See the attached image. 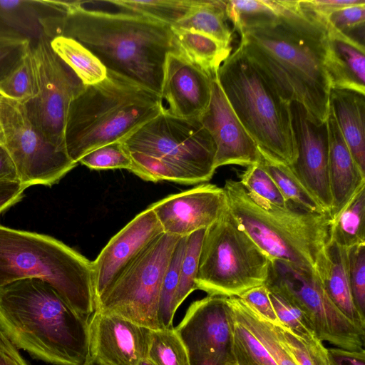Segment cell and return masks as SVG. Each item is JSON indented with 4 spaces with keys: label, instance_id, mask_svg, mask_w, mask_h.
I'll use <instances>...</instances> for the list:
<instances>
[{
    "label": "cell",
    "instance_id": "1",
    "mask_svg": "<svg viewBox=\"0 0 365 365\" xmlns=\"http://www.w3.org/2000/svg\"><path fill=\"white\" fill-rule=\"evenodd\" d=\"M284 1L279 15L246 21L236 27L239 45L283 100L301 104L325 122L331 88L325 65L326 28L298 1Z\"/></svg>",
    "mask_w": 365,
    "mask_h": 365
},
{
    "label": "cell",
    "instance_id": "2",
    "mask_svg": "<svg viewBox=\"0 0 365 365\" xmlns=\"http://www.w3.org/2000/svg\"><path fill=\"white\" fill-rule=\"evenodd\" d=\"M43 34L72 38L107 71L122 75L160 96L167 55L179 51L171 27L110 1H67L66 11L39 16Z\"/></svg>",
    "mask_w": 365,
    "mask_h": 365
},
{
    "label": "cell",
    "instance_id": "3",
    "mask_svg": "<svg viewBox=\"0 0 365 365\" xmlns=\"http://www.w3.org/2000/svg\"><path fill=\"white\" fill-rule=\"evenodd\" d=\"M0 330L18 349L54 365H84L88 319L48 282L34 278L0 287Z\"/></svg>",
    "mask_w": 365,
    "mask_h": 365
},
{
    "label": "cell",
    "instance_id": "4",
    "mask_svg": "<svg viewBox=\"0 0 365 365\" xmlns=\"http://www.w3.org/2000/svg\"><path fill=\"white\" fill-rule=\"evenodd\" d=\"M162 112L160 95L108 71L104 80L86 86L71 101L64 130L66 152L78 164L99 147L124 141Z\"/></svg>",
    "mask_w": 365,
    "mask_h": 365
},
{
    "label": "cell",
    "instance_id": "5",
    "mask_svg": "<svg viewBox=\"0 0 365 365\" xmlns=\"http://www.w3.org/2000/svg\"><path fill=\"white\" fill-rule=\"evenodd\" d=\"M227 207L238 225L271 259H280L314 271L330 240L332 218L292 203L274 205L247 191L238 180L224 187Z\"/></svg>",
    "mask_w": 365,
    "mask_h": 365
},
{
    "label": "cell",
    "instance_id": "6",
    "mask_svg": "<svg viewBox=\"0 0 365 365\" xmlns=\"http://www.w3.org/2000/svg\"><path fill=\"white\" fill-rule=\"evenodd\" d=\"M28 278L50 284L87 319L96 310L91 261L49 235L0 225V287Z\"/></svg>",
    "mask_w": 365,
    "mask_h": 365
},
{
    "label": "cell",
    "instance_id": "7",
    "mask_svg": "<svg viewBox=\"0 0 365 365\" xmlns=\"http://www.w3.org/2000/svg\"><path fill=\"white\" fill-rule=\"evenodd\" d=\"M216 76L232 110L262 156L291 165L297 155L291 103L269 84L240 45L222 62Z\"/></svg>",
    "mask_w": 365,
    "mask_h": 365
},
{
    "label": "cell",
    "instance_id": "8",
    "mask_svg": "<svg viewBox=\"0 0 365 365\" xmlns=\"http://www.w3.org/2000/svg\"><path fill=\"white\" fill-rule=\"evenodd\" d=\"M270 260L227 207L206 229L196 277L197 289L208 295L240 297L264 284Z\"/></svg>",
    "mask_w": 365,
    "mask_h": 365
},
{
    "label": "cell",
    "instance_id": "9",
    "mask_svg": "<svg viewBox=\"0 0 365 365\" xmlns=\"http://www.w3.org/2000/svg\"><path fill=\"white\" fill-rule=\"evenodd\" d=\"M264 284L269 291L304 313L320 341L346 350H364L365 330L337 309L314 271L287 261L271 259Z\"/></svg>",
    "mask_w": 365,
    "mask_h": 365
},
{
    "label": "cell",
    "instance_id": "10",
    "mask_svg": "<svg viewBox=\"0 0 365 365\" xmlns=\"http://www.w3.org/2000/svg\"><path fill=\"white\" fill-rule=\"evenodd\" d=\"M181 237L163 233L115 279L96 304V310L123 317L150 329L158 320L163 279Z\"/></svg>",
    "mask_w": 365,
    "mask_h": 365
},
{
    "label": "cell",
    "instance_id": "11",
    "mask_svg": "<svg viewBox=\"0 0 365 365\" xmlns=\"http://www.w3.org/2000/svg\"><path fill=\"white\" fill-rule=\"evenodd\" d=\"M129 152L178 165L203 183L213 176L215 145L200 119H183L163 111L122 141Z\"/></svg>",
    "mask_w": 365,
    "mask_h": 365
},
{
    "label": "cell",
    "instance_id": "12",
    "mask_svg": "<svg viewBox=\"0 0 365 365\" xmlns=\"http://www.w3.org/2000/svg\"><path fill=\"white\" fill-rule=\"evenodd\" d=\"M0 143L15 166L18 180L26 187L51 186L77 163L66 150L50 142L31 122L22 103L0 95Z\"/></svg>",
    "mask_w": 365,
    "mask_h": 365
},
{
    "label": "cell",
    "instance_id": "13",
    "mask_svg": "<svg viewBox=\"0 0 365 365\" xmlns=\"http://www.w3.org/2000/svg\"><path fill=\"white\" fill-rule=\"evenodd\" d=\"M36 94L24 105L27 116L44 138L66 150L64 130L71 101L85 85L41 36L31 47Z\"/></svg>",
    "mask_w": 365,
    "mask_h": 365
},
{
    "label": "cell",
    "instance_id": "14",
    "mask_svg": "<svg viewBox=\"0 0 365 365\" xmlns=\"http://www.w3.org/2000/svg\"><path fill=\"white\" fill-rule=\"evenodd\" d=\"M235 320L229 297L217 295L194 302L174 328L190 365H228L232 361Z\"/></svg>",
    "mask_w": 365,
    "mask_h": 365
},
{
    "label": "cell",
    "instance_id": "15",
    "mask_svg": "<svg viewBox=\"0 0 365 365\" xmlns=\"http://www.w3.org/2000/svg\"><path fill=\"white\" fill-rule=\"evenodd\" d=\"M297 155L289 165L293 174L328 212L332 207L329 177V135L325 122L312 116L299 103H291Z\"/></svg>",
    "mask_w": 365,
    "mask_h": 365
},
{
    "label": "cell",
    "instance_id": "16",
    "mask_svg": "<svg viewBox=\"0 0 365 365\" xmlns=\"http://www.w3.org/2000/svg\"><path fill=\"white\" fill-rule=\"evenodd\" d=\"M150 207L164 233L184 237L210 227L227 209V203L222 187L202 183L170 195Z\"/></svg>",
    "mask_w": 365,
    "mask_h": 365
},
{
    "label": "cell",
    "instance_id": "17",
    "mask_svg": "<svg viewBox=\"0 0 365 365\" xmlns=\"http://www.w3.org/2000/svg\"><path fill=\"white\" fill-rule=\"evenodd\" d=\"M88 319L89 358L102 365H138L146 359L151 329L95 310Z\"/></svg>",
    "mask_w": 365,
    "mask_h": 365
},
{
    "label": "cell",
    "instance_id": "18",
    "mask_svg": "<svg viewBox=\"0 0 365 365\" xmlns=\"http://www.w3.org/2000/svg\"><path fill=\"white\" fill-rule=\"evenodd\" d=\"M163 233L149 206L108 241L92 262L96 304L118 275Z\"/></svg>",
    "mask_w": 365,
    "mask_h": 365
},
{
    "label": "cell",
    "instance_id": "19",
    "mask_svg": "<svg viewBox=\"0 0 365 365\" xmlns=\"http://www.w3.org/2000/svg\"><path fill=\"white\" fill-rule=\"evenodd\" d=\"M212 78L180 51L169 53L160 93L163 111L175 118L200 119L210 104Z\"/></svg>",
    "mask_w": 365,
    "mask_h": 365
},
{
    "label": "cell",
    "instance_id": "20",
    "mask_svg": "<svg viewBox=\"0 0 365 365\" xmlns=\"http://www.w3.org/2000/svg\"><path fill=\"white\" fill-rule=\"evenodd\" d=\"M216 75L212 79L210 104L200 118L215 145V168L257 164L262 155L232 110Z\"/></svg>",
    "mask_w": 365,
    "mask_h": 365
},
{
    "label": "cell",
    "instance_id": "21",
    "mask_svg": "<svg viewBox=\"0 0 365 365\" xmlns=\"http://www.w3.org/2000/svg\"><path fill=\"white\" fill-rule=\"evenodd\" d=\"M329 135V177L332 197V220L345 207L354 195L365 185V174L355 163L329 111L327 119Z\"/></svg>",
    "mask_w": 365,
    "mask_h": 365
},
{
    "label": "cell",
    "instance_id": "22",
    "mask_svg": "<svg viewBox=\"0 0 365 365\" xmlns=\"http://www.w3.org/2000/svg\"><path fill=\"white\" fill-rule=\"evenodd\" d=\"M324 26L327 43L325 65L331 88L365 94L364 44Z\"/></svg>",
    "mask_w": 365,
    "mask_h": 365
},
{
    "label": "cell",
    "instance_id": "23",
    "mask_svg": "<svg viewBox=\"0 0 365 365\" xmlns=\"http://www.w3.org/2000/svg\"><path fill=\"white\" fill-rule=\"evenodd\" d=\"M314 272L337 309L354 324L365 330V318L354 304L349 286L347 249L329 241L320 253Z\"/></svg>",
    "mask_w": 365,
    "mask_h": 365
},
{
    "label": "cell",
    "instance_id": "24",
    "mask_svg": "<svg viewBox=\"0 0 365 365\" xmlns=\"http://www.w3.org/2000/svg\"><path fill=\"white\" fill-rule=\"evenodd\" d=\"M329 111L355 163L365 174V94L331 88Z\"/></svg>",
    "mask_w": 365,
    "mask_h": 365
},
{
    "label": "cell",
    "instance_id": "25",
    "mask_svg": "<svg viewBox=\"0 0 365 365\" xmlns=\"http://www.w3.org/2000/svg\"><path fill=\"white\" fill-rule=\"evenodd\" d=\"M178 51L210 76L232 53V47L202 33L172 28Z\"/></svg>",
    "mask_w": 365,
    "mask_h": 365
},
{
    "label": "cell",
    "instance_id": "26",
    "mask_svg": "<svg viewBox=\"0 0 365 365\" xmlns=\"http://www.w3.org/2000/svg\"><path fill=\"white\" fill-rule=\"evenodd\" d=\"M235 319L264 346L277 365H297L274 324L238 297H229Z\"/></svg>",
    "mask_w": 365,
    "mask_h": 365
},
{
    "label": "cell",
    "instance_id": "27",
    "mask_svg": "<svg viewBox=\"0 0 365 365\" xmlns=\"http://www.w3.org/2000/svg\"><path fill=\"white\" fill-rule=\"evenodd\" d=\"M226 11V1L197 0L190 14L171 26L207 35L231 46L232 31Z\"/></svg>",
    "mask_w": 365,
    "mask_h": 365
},
{
    "label": "cell",
    "instance_id": "28",
    "mask_svg": "<svg viewBox=\"0 0 365 365\" xmlns=\"http://www.w3.org/2000/svg\"><path fill=\"white\" fill-rule=\"evenodd\" d=\"M50 45L55 53L72 69L85 86L98 83L106 78V68L78 41L58 36L50 40Z\"/></svg>",
    "mask_w": 365,
    "mask_h": 365
},
{
    "label": "cell",
    "instance_id": "29",
    "mask_svg": "<svg viewBox=\"0 0 365 365\" xmlns=\"http://www.w3.org/2000/svg\"><path fill=\"white\" fill-rule=\"evenodd\" d=\"M329 241L346 249L365 245V185L332 220Z\"/></svg>",
    "mask_w": 365,
    "mask_h": 365
},
{
    "label": "cell",
    "instance_id": "30",
    "mask_svg": "<svg viewBox=\"0 0 365 365\" xmlns=\"http://www.w3.org/2000/svg\"><path fill=\"white\" fill-rule=\"evenodd\" d=\"M259 163L288 202L310 212H328L296 178L289 165L272 162L262 156Z\"/></svg>",
    "mask_w": 365,
    "mask_h": 365
},
{
    "label": "cell",
    "instance_id": "31",
    "mask_svg": "<svg viewBox=\"0 0 365 365\" xmlns=\"http://www.w3.org/2000/svg\"><path fill=\"white\" fill-rule=\"evenodd\" d=\"M113 4L170 27L186 17L197 0H111Z\"/></svg>",
    "mask_w": 365,
    "mask_h": 365
},
{
    "label": "cell",
    "instance_id": "32",
    "mask_svg": "<svg viewBox=\"0 0 365 365\" xmlns=\"http://www.w3.org/2000/svg\"><path fill=\"white\" fill-rule=\"evenodd\" d=\"M129 153L133 165L132 173L144 180L187 185L202 183L193 174L178 165L141 153Z\"/></svg>",
    "mask_w": 365,
    "mask_h": 365
},
{
    "label": "cell",
    "instance_id": "33",
    "mask_svg": "<svg viewBox=\"0 0 365 365\" xmlns=\"http://www.w3.org/2000/svg\"><path fill=\"white\" fill-rule=\"evenodd\" d=\"M146 359L153 365H190L174 327L151 329Z\"/></svg>",
    "mask_w": 365,
    "mask_h": 365
},
{
    "label": "cell",
    "instance_id": "34",
    "mask_svg": "<svg viewBox=\"0 0 365 365\" xmlns=\"http://www.w3.org/2000/svg\"><path fill=\"white\" fill-rule=\"evenodd\" d=\"M185 245L186 237H181L163 279L158 310V320L160 329L173 327V319L176 312L175 299L179 284L180 267Z\"/></svg>",
    "mask_w": 365,
    "mask_h": 365
},
{
    "label": "cell",
    "instance_id": "35",
    "mask_svg": "<svg viewBox=\"0 0 365 365\" xmlns=\"http://www.w3.org/2000/svg\"><path fill=\"white\" fill-rule=\"evenodd\" d=\"M230 364L233 365H277L255 336L235 318L232 325Z\"/></svg>",
    "mask_w": 365,
    "mask_h": 365
},
{
    "label": "cell",
    "instance_id": "36",
    "mask_svg": "<svg viewBox=\"0 0 365 365\" xmlns=\"http://www.w3.org/2000/svg\"><path fill=\"white\" fill-rule=\"evenodd\" d=\"M274 326L297 365H329L327 349L316 336L301 337L281 324Z\"/></svg>",
    "mask_w": 365,
    "mask_h": 365
},
{
    "label": "cell",
    "instance_id": "37",
    "mask_svg": "<svg viewBox=\"0 0 365 365\" xmlns=\"http://www.w3.org/2000/svg\"><path fill=\"white\" fill-rule=\"evenodd\" d=\"M206 230L196 231L186 237V245L180 267L179 284L175 299V308L179 306L193 291L197 289L201 247Z\"/></svg>",
    "mask_w": 365,
    "mask_h": 365
},
{
    "label": "cell",
    "instance_id": "38",
    "mask_svg": "<svg viewBox=\"0 0 365 365\" xmlns=\"http://www.w3.org/2000/svg\"><path fill=\"white\" fill-rule=\"evenodd\" d=\"M35 94L30 48L17 65L0 81V95L24 104Z\"/></svg>",
    "mask_w": 365,
    "mask_h": 365
},
{
    "label": "cell",
    "instance_id": "39",
    "mask_svg": "<svg viewBox=\"0 0 365 365\" xmlns=\"http://www.w3.org/2000/svg\"><path fill=\"white\" fill-rule=\"evenodd\" d=\"M284 7V0L226 1L227 15L234 29L246 21L277 16Z\"/></svg>",
    "mask_w": 365,
    "mask_h": 365
},
{
    "label": "cell",
    "instance_id": "40",
    "mask_svg": "<svg viewBox=\"0 0 365 365\" xmlns=\"http://www.w3.org/2000/svg\"><path fill=\"white\" fill-rule=\"evenodd\" d=\"M92 170L125 169L132 172L133 161L122 141L99 147L83 156L78 161Z\"/></svg>",
    "mask_w": 365,
    "mask_h": 365
},
{
    "label": "cell",
    "instance_id": "41",
    "mask_svg": "<svg viewBox=\"0 0 365 365\" xmlns=\"http://www.w3.org/2000/svg\"><path fill=\"white\" fill-rule=\"evenodd\" d=\"M238 181L247 191L274 205L286 207L289 203L259 163L247 166Z\"/></svg>",
    "mask_w": 365,
    "mask_h": 365
},
{
    "label": "cell",
    "instance_id": "42",
    "mask_svg": "<svg viewBox=\"0 0 365 365\" xmlns=\"http://www.w3.org/2000/svg\"><path fill=\"white\" fill-rule=\"evenodd\" d=\"M317 17L325 26L364 44L365 4L338 9L324 18Z\"/></svg>",
    "mask_w": 365,
    "mask_h": 365
},
{
    "label": "cell",
    "instance_id": "43",
    "mask_svg": "<svg viewBox=\"0 0 365 365\" xmlns=\"http://www.w3.org/2000/svg\"><path fill=\"white\" fill-rule=\"evenodd\" d=\"M0 18L16 28L17 31L21 29L29 34H36L38 38L43 35L39 16H36L34 1L0 0Z\"/></svg>",
    "mask_w": 365,
    "mask_h": 365
},
{
    "label": "cell",
    "instance_id": "44",
    "mask_svg": "<svg viewBox=\"0 0 365 365\" xmlns=\"http://www.w3.org/2000/svg\"><path fill=\"white\" fill-rule=\"evenodd\" d=\"M29 37L11 29L0 28V81L31 48Z\"/></svg>",
    "mask_w": 365,
    "mask_h": 365
},
{
    "label": "cell",
    "instance_id": "45",
    "mask_svg": "<svg viewBox=\"0 0 365 365\" xmlns=\"http://www.w3.org/2000/svg\"><path fill=\"white\" fill-rule=\"evenodd\" d=\"M347 272L354 304L365 318V245L347 249Z\"/></svg>",
    "mask_w": 365,
    "mask_h": 365
},
{
    "label": "cell",
    "instance_id": "46",
    "mask_svg": "<svg viewBox=\"0 0 365 365\" xmlns=\"http://www.w3.org/2000/svg\"><path fill=\"white\" fill-rule=\"evenodd\" d=\"M269 296L282 326L301 337L315 336L309 321L299 308L275 292L269 291Z\"/></svg>",
    "mask_w": 365,
    "mask_h": 365
},
{
    "label": "cell",
    "instance_id": "47",
    "mask_svg": "<svg viewBox=\"0 0 365 365\" xmlns=\"http://www.w3.org/2000/svg\"><path fill=\"white\" fill-rule=\"evenodd\" d=\"M238 297L271 323L274 324H280L270 301L269 290L265 284L253 287L245 292Z\"/></svg>",
    "mask_w": 365,
    "mask_h": 365
},
{
    "label": "cell",
    "instance_id": "48",
    "mask_svg": "<svg viewBox=\"0 0 365 365\" xmlns=\"http://www.w3.org/2000/svg\"><path fill=\"white\" fill-rule=\"evenodd\" d=\"M299 5L319 18L347 6L365 4V0H300Z\"/></svg>",
    "mask_w": 365,
    "mask_h": 365
},
{
    "label": "cell",
    "instance_id": "49",
    "mask_svg": "<svg viewBox=\"0 0 365 365\" xmlns=\"http://www.w3.org/2000/svg\"><path fill=\"white\" fill-rule=\"evenodd\" d=\"M26 188L19 180H0V214L19 202Z\"/></svg>",
    "mask_w": 365,
    "mask_h": 365
},
{
    "label": "cell",
    "instance_id": "50",
    "mask_svg": "<svg viewBox=\"0 0 365 365\" xmlns=\"http://www.w3.org/2000/svg\"><path fill=\"white\" fill-rule=\"evenodd\" d=\"M329 365H365V350L350 351L341 348L327 349Z\"/></svg>",
    "mask_w": 365,
    "mask_h": 365
},
{
    "label": "cell",
    "instance_id": "51",
    "mask_svg": "<svg viewBox=\"0 0 365 365\" xmlns=\"http://www.w3.org/2000/svg\"><path fill=\"white\" fill-rule=\"evenodd\" d=\"M0 365H29L1 330Z\"/></svg>",
    "mask_w": 365,
    "mask_h": 365
},
{
    "label": "cell",
    "instance_id": "52",
    "mask_svg": "<svg viewBox=\"0 0 365 365\" xmlns=\"http://www.w3.org/2000/svg\"><path fill=\"white\" fill-rule=\"evenodd\" d=\"M0 180H19L15 166L5 148L0 143Z\"/></svg>",
    "mask_w": 365,
    "mask_h": 365
},
{
    "label": "cell",
    "instance_id": "53",
    "mask_svg": "<svg viewBox=\"0 0 365 365\" xmlns=\"http://www.w3.org/2000/svg\"><path fill=\"white\" fill-rule=\"evenodd\" d=\"M84 365H102V364L98 363V361H95L94 359H92L88 357L87 361L85 363Z\"/></svg>",
    "mask_w": 365,
    "mask_h": 365
},
{
    "label": "cell",
    "instance_id": "54",
    "mask_svg": "<svg viewBox=\"0 0 365 365\" xmlns=\"http://www.w3.org/2000/svg\"><path fill=\"white\" fill-rule=\"evenodd\" d=\"M138 365H153L148 360L142 361Z\"/></svg>",
    "mask_w": 365,
    "mask_h": 365
},
{
    "label": "cell",
    "instance_id": "55",
    "mask_svg": "<svg viewBox=\"0 0 365 365\" xmlns=\"http://www.w3.org/2000/svg\"><path fill=\"white\" fill-rule=\"evenodd\" d=\"M1 132V123H0V133Z\"/></svg>",
    "mask_w": 365,
    "mask_h": 365
},
{
    "label": "cell",
    "instance_id": "56",
    "mask_svg": "<svg viewBox=\"0 0 365 365\" xmlns=\"http://www.w3.org/2000/svg\"><path fill=\"white\" fill-rule=\"evenodd\" d=\"M228 365H233V364H228Z\"/></svg>",
    "mask_w": 365,
    "mask_h": 365
}]
</instances>
